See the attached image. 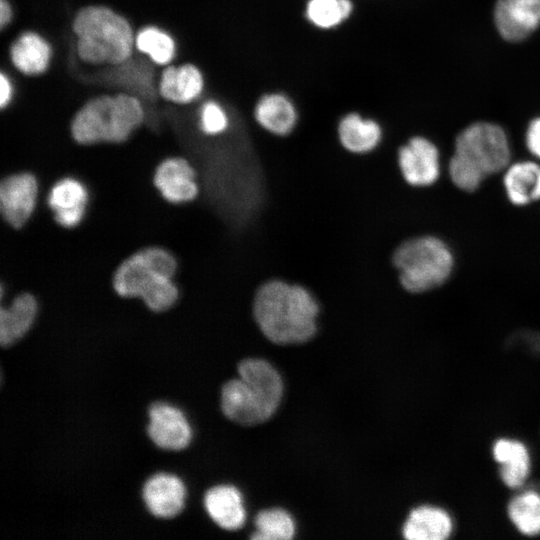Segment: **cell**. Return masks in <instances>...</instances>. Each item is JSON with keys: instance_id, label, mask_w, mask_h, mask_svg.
<instances>
[{"instance_id": "cell-3", "label": "cell", "mask_w": 540, "mask_h": 540, "mask_svg": "<svg viewBox=\"0 0 540 540\" xmlns=\"http://www.w3.org/2000/svg\"><path fill=\"white\" fill-rule=\"evenodd\" d=\"M146 109L136 96L100 93L88 98L74 113L70 136L79 146L121 145L145 124Z\"/></svg>"}, {"instance_id": "cell-27", "label": "cell", "mask_w": 540, "mask_h": 540, "mask_svg": "<svg viewBox=\"0 0 540 540\" xmlns=\"http://www.w3.org/2000/svg\"><path fill=\"white\" fill-rule=\"evenodd\" d=\"M198 102L195 120L198 130L203 136L207 138L219 137L230 130L231 117L220 101L212 98L202 100L201 98Z\"/></svg>"}, {"instance_id": "cell-2", "label": "cell", "mask_w": 540, "mask_h": 540, "mask_svg": "<svg viewBox=\"0 0 540 540\" xmlns=\"http://www.w3.org/2000/svg\"><path fill=\"white\" fill-rule=\"evenodd\" d=\"M71 30L78 60L86 65H118L135 53L131 21L104 4H88L73 15Z\"/></svg>"}, {"instance_id": "cell-9", "label": "cell", "mask_w": 540, "mask_h": 540, "mask_svg": "<svg viewBox=\"0 0 540 540\" xmlns=\"http://www.w3.org/2000/svg\"><path fill=\"white\" fill-rule=\"evenodd\" d=\"M38 194V181L30 172H15L3 178L0 184V210L10 227L18 229L27 224L35 211Z\"/></svg>"}, {"instance_id": "cell-25", "label": "cell", "mask_w": 540, "mask_h": 540, "mask_svg": "<svg viewBox=\"0 0 540 540\" xmlns=\"http://www.w3.org/2000/svg\"><path fill=\"white\" fill-rule=\"evenodd\" d=\"M221 407L227 418L241 425H256L266 421L249 398L246 385L240 377L228 381L223 386Z\"/></svg>"}, {"instance_id": "cell-31", "label": "cell", "mask_w": 540, "mask_h": 540, "mask_svg": "<svg viewBox=\"0 0 540 540\" xmlns=\"http://www.w3.org/2000/svg\"><path fill=\"white\" fill-rule=\"evenodd\" d=\"M526 145L529 151L540 159V117L530 122L526 132Z\"/></svg>"}, {"instance_id": "cell-16", "label": "cell", "mask_w": 540, "mask_h": 540, "mask_svg": "<svg viewBox=\"0 0 540 540\" xmlns=\"http://www.w3.org/2000/svg\"><path fill=\"white\" fill-rule=\"evenodd\" d=\"M253 119L264 132L275 137H287L297 129L299 113L288 95L274 91L263 94L256 101Z\"/></svg>"}, {"instance_id": "cell-24", "label": "cell", "mask_w": 540, "mask_h": 540, "mask_svg": "<svg viewBox=\"0 0 540 540\" xmlns=\"http://www.w3.org/2000/svg\"><path fill=\"white\" fill-rule=\"evenodd\" d=\"M135 49L159 67L174 63L178 50L172 34L154 24L143 25L136 30Z\"/></svg>"}, {"instance_id": "cell-17", "label": "cell", "mask_w": 540, "mask_h": 540, "mask_svg": "<svg viewBox=\"0 0 540 540\" xmlns=\"http://www.w3.org/2000/svg\"><path fill=\"white\" fill-rule=\"evenodd\" d=\"M142 496L146 508L153 516L169 519L183 510L186 487L178 476L158 473L145 482Z\"/></svg>"}, {"instance_id": "cell-13", "label": "cell", "mask_w": 540, "mask_h": 540, "mask_svg": "<svg viewBox=\"0 0 540 540\" xmlns=\"http://www.w3.org/2000/svg\"><path fill=\"white\" fill-rule=\"evenodd\" d=\"M147 432L152 442L161 449L179 451L191 442L192 429L185 414L166 402L153 403L149 410Z\"/></svg>"}, {"instance_id": "cell-8", "label": "cell", "mask_w": 540, "mask_h": 540, "mask_svg": "<svg viewBox=\"0 0 540 540\" xmlns=\"http://www.w3.org/2000/svg\"><path fill=\"white\" fill-rule=\"evenodd\" d=\"M397 164L404 182L413 188L431 186L440 174L439 151L424 136H413L397 148Z\"/></svg>"}, {"instance_id": "cell-6", "label": "cell", "mask_w": 540, "mask_h": 540, "mask_svg": "<svg viewBox=\"0 0 540 540\" xmlns=\"http://www.w3.org/2000/svg\"><path fill=\"white\" fill-rule=\"evenodd\" d=\"M174 255L160 246H148L125 258L112 278L114 291L122 298H139L159 277L174 278L177 273Z\"/></svg>"}, {"instance_id": "cell-5", "label": "cell", "mask_w": 540, "mask_h": 540, "mask_svg": "<svg viewBox=\"0 0 540 540\" xmlns=\"http://www.w3.org/2000/svg\"><path fill=\"white\" fill-rule=\"evenodd\" d=\"M392 263L401 287L409 294H422L440 287L449 278L453 255L435 236H410L396 246Z\"/></svg>"}, {"instance_id": "cell-4", "label": "cell", "mask_w": 540, "mask_h": 540, "mask_svg": "<svg viewBox=\"0 0 540 540\" xmlns=\"http://www.w3.org/2000/svg\"><path fill=\"white\" fill-rule=\"evenodd\" d=\"M510 146L505 131L497 124L476 122L456 137L449 174L454 185L466 192L508 166Z\"/></svg>"}, {"instance_id": "cell-11", "label": "cell", "mask_w": 540, "mask_h": 540, "mask_svg": "<svg viewBox=\"0 0 540 540\" xmlns=\"http://www.w3.org/2000/svg\"><path fill=\"white\" fill-rule=\"evenodd\" d=\"M153 184L160 196L172 204L190 203L200 195L196 169L181 156L162 160L154 171Z\"/></svg>"}, {"instance_id": "cell-1", "label": "cell", "mask_w": 540, "mask_h": 540, "mask_svg": "<svg viewBox=\"0 0 540 540\" xmlns=\"http://www.w3.org/2000/svg\"><path fill=\"white\" fill-rule=\"evenodd\" d=\"M252 312L258 330L267 340L277 345H297L316 335L321 307L303 285L271 279L257 289Z\"/></svg>"}, {"instance_id": "cell-30", "label": "cell", "mask_w": 540, "mask_h": 540, "mask_svg": "<svg viewBox=\"0 0 540 540\" xmlns=\"http://www.w3.org/2000/svg\"><path fill=\"white\" fill-rule=\"evenodd\" d=\"M15 94V85L11 75L1 69L0 71V109H6L12 102Z\"/></svg>"}, {"instance_id": "cell-23", "label": "cell", "mask_w": 540, "mask_h": 540, "mask_svg": "<svg viewBox=\"0 0 540 540\" xmlns=\"http://www.w3.org/2000/svg\"><path fill=\"white\" fill-rule=\"evenodd\" d=\"M495 460L501 465L500 475L511 487L521 486L529 474V454L526 447L515 440L500 439L493 447Z\"/></svg>"}, {"instance_id": "cell-10", "label": "cell", "mask_w": 540, "mask_h": 540, "mask_svg": "<svg viewBox=\"0 0 540 540\" xmlns=\"http://www.w3.org/2000/svg\"><path fill=\"white\" fill-rule=\"evenodd\" d=\"M238 374L246 385L249 398L268 420L282 398L283 384L279 373L269 362L249 358L240 362Z\"/></svg>"}, {"instance_id": "cell-28", "label": "cell", "mask_w": 540, "mask_h": 540, "mask_svg": "<svg viewBox=\"0 0 540 540\" xmlns=\"http://www.w3.org/2000/svg\"><path fill=\"white\" fill-rule=\"evenodd\" d=\"M508 514L517 529L526 535L540 533V496L525 492L510 502Z\"/></svg>"}, {"instance_id": "cell-20", "label": "cell", "mask_w": 540, "mask_h": 540, "mask_svg": "<svg viewBox=\"0 0 540 540\" xmlns=\"http://www.w3.org/2000/svg\"><path fill=\"white\" fill-rule=\"evenodd\" d=\"M204 507L210 518L225 530H237L246 520L243 499L238 489L231 485H218L204 496Z\"/></svg>"}, {"instance_id": "cell-32", "label": "cell", "mask_w": 540, "mask_h": 540, "mask_svg": "<svg viewBox=\"0 0 540 540\" xmlns=\"http://www.w3.org/2000/svg\"><path fill=\"white\" fill-rule=\"evenodd\" d=\"M15 18V10L11 0H0V30L11 25Z\"/></svg>"}, {"instance_id": "cell-7", "label": "cell", "mask_w": 540, "mask_h": 540, "mask_svg": "<svg viewBox=\"0 0 540 540\" xmlns=\"http://www.w3.org/2000/svg\"><path fill=\"white\" fill-rule=\"evenodd\" d=\"M1 67L28 77L40 76L47 72L53 57L50 41L40 32L23 30L11 40L1 43Z\"/></svg>"}, {"instance_id": "cell-29", "label": "cell", "mask_w": 540, "mask_h": 540, "mask_svg": "<svg viewBox=\"0 0 540 540\" xmlns=\"http://www.w3.org/2000/svg\"><path fill=\"white\" fill-rule=\"evenodd\" d=\"M255 527L253 539L288 540L295 533L292 517L288 512L279 508L261 511L256 516Z\"/></svg>"}, {"instance_id": "cell-22", "label": "cell", "mask_w": 540, "mask_h": 540, "mask_svg": "<svg viewBox=\"0 0 540 540\" xmlns=\"http://www.w3.org/2000/svg\"><path fill=\"white\" fill-rule=\"evenodd\" d=\"M508 199L522 206L540 199V165L532 161L514 163L503 179Z\"/></svg>"}, {"instance_id": "cell-21", "label": "cell", "mask_w": 540, "mask_h": 540, "mask_svg": "<svg viewBox=\"0 0 540 540\" xmlns=\"http://www.w3.org/2000/svg\"><path fill=\"white\" fill-rule=\"evenodd\" d=\"M451 530V519L444 510L422 506L411 511L402 532L409 540H444Z\"/></svg>"}, {"instance_id": "cell-14", "label": "cell", "mask_w": 540, "mask_h": 540, "mask_svg": "<svg viewBox=\"0 0 540 540\" xmlns=\"http://www.w3.org/2000/svg\"><path fill=\"white\" fill-rule=\"evenodd\" d=\"M88 199V189L82 181L74 177H63L49 189L47 205L57 225L72 229L84 219Z\"/></svg>"}, {"instance_id": "cell-26", "label": "cell", "mask_w": 540, "mask_h": 540, "mask_svg": "<svg viewBox=\"0 0 540 540\" xmlns=\"http://www.w3.org/2000/svg\"><path fill=\"white\" fill-rule=\"evenodd\" d=\"M354 11L352 0H307L306 20L320 30H331L347 21Z\"/></svg>"}, {"instance_id": "cell-15", "label": "cell", "mask_w": 540, "mask_h": 540, "mask_svg": "<svg viewBox=\"0 0 540 540\" xmlns=\"http://www.w3.org/2000/svg\"><path fill=\"white\" fill-rule=\"evenodd\" d=\"M494 22L506 41H523L540 26V0H497Z\"/></svg>"}, {"instance_id": "cell-18", "label": "cell", "mask_w": 540, "mask_h": 540, "mask_svg": "<svg viewBox=\"0 0 540 540\" xmlns=\"http://www.w3.org/2000/svg\"><path fill=\"white\" fill-rule=\"evenodd\" d=\"M336 135L342 148L355 155L373 152L384 139L383 128L375 118L355 111L340 117Z\"/></svg>"}, {"instance_id": "cell-19", "label": "cell", "mask_w": 540, "mask_h": 540, "mask_svg": "<svg viewBox=\"0 0 540 540\" xmlns=\"http://www.w3.org/2000/svg\"><path fill=\"white\" fill-rule=\"evenodd\" d=\"M38 314L34 295L22 292L0 309V343L10 346L23 338L32 328Z\"/></svg>"}, {"instance_id": "cell-12", "label": "cell", "mask_w": 540, "mask_h": 540, "mask_svg": "<svg viewBox=\"0 0 540 540\" xmlns=\"http://www.w3.org/2000/svg\"><path fill=\"white\" fill-rule=\"evenodd\" d=\"M206 83V76L197 64L172 63L160 70L158 93L165 102L188 106L203 97Z\"/></svg>"}]
</instances>
